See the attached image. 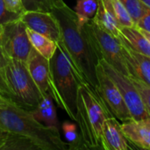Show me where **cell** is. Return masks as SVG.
Instances as JSON below:
<instances>
[{"mask_svg":"<svg viewBox=\"0 0 150 150\" xmlns=\"http://www.w3.org/2000/svg\"><path fill=\"white\" fill-rule=\"evenodd\" d=\"M0 127L10 138L4 150H65L57 129L50 128L35 119L32 111L0 92Z\"/></svg>","mask_w":150,"mask_h":150,"instance_id":"obj_1","label":"cell"},{"mask_svg":"<svg viewBox=\"0 0 150 150\" xmlns=\"http://www.w3.org/2000/svg\"><path fill=\"white\" fill-rule=\"evenodd\" d=\"M52 13L60 25L61 39L57 42L62 47L83 83L97 93L98 58L90 43L83 25H79L75 11L65 3L53 10Z\"/></svg>","mask_w":150,"mask_h":150,"instance_id":"obj_2","label":"cell"},{"mask_svg":"<svg viewBox=\"0 0 150 150\" xmlns=\"http://www.w3.org/2000/svg\"><path fill=\"white\" fill-rule=\"evenodd\" d=\"M49 94L58 106L76 121L77 92L83 83L59 42L49 60Z\"/></svg>","mask_w":150,"mask_h":150,"instance_id":"obj_3","label":"cell"},{"mask_svg":"<svg viewBox=\"0 0 150 150\" xmlns=\"http://www.w3.org/2000/svg\"><path fill=\"white\" fill-rule=\"evenodd\" d=\"M112 116L101 98L90 86L82 83L77 92L76 120L84 149H102L105 120Z\"/></svg>","mask_w":150,"mask_h":150,"instance_id":"obj_4","label":"cell"},{"mask_svg":"<svg viewBox=\"0 0 150 150\" xmlns=\"http://www.w3.org/2000/svg\"><path fill=\"white\" fill-rule=\"evenodd\" d=\"M1 93L29 110L34 109L42 95L32 79L25 63L6 56L0 69Z\"/></svg>","mask_w":150,"mask_h":150,"instance_id":"obj_5","label":"cell"},{"mask_svg":"<svg viewBox=\"0 0 150 150\" xmlns=\"http://www.w3.org/2000/svg\"><path fill=\"white\" fill-rule=\"evenodd\" d=\"M83 29L98 61L101 59L105 61L115 69L129 76L130 72L120 39L105 31L93 19L86 22L83 25Z\"/></svg>","mask_w":150,"mask_h":150,"instance_id":"obj_6","label":"cell"},{"mask_svg":"<svg viewBox=\"0 0 150 150\" xmlns=\"http://www.w3.org/2000/svg\"><path fill=\"white\" fill-rule=\"evenodd\" d=\"M106 74L112 78L116 86L118 87L133 120H140L149 119L150 115L148 112L144 102L132 81L127 76L123 75L108 62L104 60L98 61Z\"/></svg>","mask_w":150,"mask_h":150,"instance_id":"obj_7","label":"cell"},{"mask_svg":"<svg viewBox=\"0 0 150 150\" xmlns=\"http://www.w3.org/2000/svg\"><path fill=\"white\" fill-rule=\"evenodd\" d=\"M97 77L98 83L97 93L101 98L111 115L122 122L130 120L132 116L118 87L106 74L99 62L97 66Z\"/></svg>","mask_w":150,"mask_h":150,"instance_id":"obj_8","label":"cell"},{"mask_svg":"<svg viewBox=\"0 0 150 150\" xmlns=\"http://www.w3.org/2000/svg\"><path fill=\"white\" fill-rule=\"evenodd\" d=\"M2 44L5 56L25 63L33 48L26 26L19 19L3 25Z\"/></svg>","mask_w":150,"mask_h":150,"instance_id":"obj_9","label":"cell"},{"mask_svg":"<svg viewBox=\"0 0 150 150\" xmlns=\"http://www.w3.org/2000/svg\"><path fill=\"white\" fill-rule=\"evenodd\" d=\"M20 20L27 28L45 35L55 42L61 39L60 25L52 12L24 11L21 13Z\"/></svg>","mask_w":150,"mask_h":150,"instance_id":"obj_10","label":"cell"},{"mask_svg":"<svg viewBox=\"0 0 150 150\" xmlns=\"http://www.w3.org/2000/svg\"><path fill=\"white\" fill-rule=\"evenodd\" d=\"M27 70L40 91L42 97L49 94V60L42 56L33 47L25 62Z\"/></svg>","mask_w":150,"mask_h":150,"instance_id":"obj_11","label":"cell"},{"mask_svg":"<svg viewBox=\"0 0 150 150\" xmlns=\"http://www.w3.org/2000/svg\"><path fill=\"white\" fill-rule=\"evenodd\" d=\"M118 38L121 44L122 52L125 56L130 76H134L150 85V57L134 50L127 44L121 33Z\"/></svg>","mask_w":150,"mask_h":150,"instance_id":"obj_12","label":"cell"},{"mask_svg":"<svg viewBox=\"0 0 150 150\" xmlns=\"http://www.w3.org/2000/svg\"><path fill=\"white\" fill-rule=\"evenodd\" d=\"M101 148L105 150H129L132 148L127 142L121 124L113 117H108L103 125Z\"/></svg>","mask_w":150,"mask_h":150,"instance_id":"obj_13","label":"cell"},{"mask_svg":"<svg viewBox=\"0 0 150 150\" xmlns=\"http://www.w3.org/2000/svg\"><path fill=\"white\" fill-rule=\"evenodd\" d=\"M121 127L127 141L141 149H150V118L140 120L131 119L123 122Z\"/></svg>","mask_w":150,"mask_h":150,"instance_id":"obj_14","label":"cell"},{"mask_svg":"<svg viewBox=\"0 0 150 150\" xmlns=\"http://www.w3.org/2000/svg\"><path fill=\"white\" fill-rule=\"evenodd\" d=\"M52 99L50 95L43 96L38 105L31 111L37 120L50 128L59 130L60 124Z\"/></svg>","mask_w":150,"mask_h":150,"instance_id":"obj_15","label":"cell"},{"mask_svg":"<svg viewBox=\"0 0 150 150\" xmlns=\"http://www.w3.org/2000/svg\"><path fill=\"white\" fill-rule=\"evenodd\" d=\"M92 19L115 37H119L120 35V30L122 26L112 12L105 5L102 0H98L97 13Z\"/></svg>","mask_w":150,"mask_h":150,"instance_id":"obj_16","label":"cell"},{"mask_svg":"<svg viewBox=\"0 0 150 150\" xmlns=\"http://www.w3.org/2000/svg\"><path fill=\"white\" fill-rule=\"evenodd\" d=\"M121 35L136 52L150 57V41L136 26H122Z\"/></svg>","mask_w":150,"mask_h":150,"instance_id":"obj_17","label":"cell"},{"mask_svg":"<svg viewBox=\"0 0 150 150\" xmlns=\"http://www.w3.org/2000/svg\"><path fill=\"white\" fill-rule=\"evenodd\" d=\"M26 33L32 47L42 56L50 60L56 50L57 42L27 27Z\"/></svg>","mask_w":150,"mask_h":150,"instance_id":"obj_18","label":"cell"},{"mask_svg":"<svg viewBox=\"0 0 150 150\" xmlns=\"http://www.w3.org/2000/svg\"><path fill=\"white\" fill-rule=\"evenodd\" d=\"M98 10V0H76L75 12L77 16L78 23L83 25L86 22L92 19Z\"/></svg>","mask_w":150,"mask_h":150,"instance_id":"obj_19","label":"cell"},{"mask_svg":"<svg viewBox=\"0 0 150 150\" xmlns=\"http://www.w3.org/2000/svg\"><path fill=\"white\" fill-rule=\"evenodd\" d=\"M105 5L116 17L121 26H136L129 13L120 0H102Z\"/></svg>","mask_w":150,"mask_h":150,"instance_id":"obj_20","label":"cell"},{"mask_svg":"<svg viewBox=\"0 0 150 150\" xmlns=\"http://www.w3.org/2000/svg\"><path fill=\"white\" fill-rule=\"evenodd\" d=\"M63 4V0H22L24 11L52 12Z\"/></svg>","mask_w":150,"mask_h":150,"instance_id":"obj_21","label":"cell"},{"mask_svg":"<svg viewBox=\"0 0 150 150\" xmlns=\"http://www.w3.org/2000/svg\"><path fill=\"white\" fill-rule=\"evenodd\" d=\"M64 137L69 144V149H84L80 134L77 132L76 125L69 121H65L62 126Z\"/></svg>","mask_w":150,"mask_h":150,"instance_id":"obj_22","label":"cell"},{"mask_svg":"<svg viewBox=\"0 0 150 150\" xmlns=\"http://www.w3.org/2000/svg\"><path fill=\"white\" fill-rule=\"evenodd\" d=\"M120 1L129 13L135 25L138 20L142 17L143 14H145V12L149 9V7L146 4H144L141 0H120Z\"/></svg>","mask_w":150,"mask_h":150,"instance_id":"obj_23","label":"cell"},{"mask_svg":"<svg viewBox=\"0 0 150 150\" xmlns=\"http://www.w3.org/2000/svg\"><path fill=\"white\" fill-rule=\"evenodd\" d=\"M128 77L130 78V80L132 81L134 85L138 90V91L144 102L146 109L150 115V85L147 84L146 83H144L143 81H142L141 79H139L134 76H129Z\"/></svg>","mask_w":150,"mask_h":150,"instance_id":"obj_24","label":"cell"},{"mask_svg":"<svg viewBox=\"0 0 150 150\" xmlns=\"http://www.w3.org/2000/svg\"><path fill=\"white\" fill-rule=\"evenodd\" d=\"M20 13L8 10L4 0H0V25H5L7 23L18 20L20 18Z\"/></svg>","mask_w":150,"mask_h":150,"instance_id":"obj_25","label":"cell"},{"mask_svg":"<svg viewBox=\"0 0 150 150\" xmlns=\"http://www.w3.org/2000/svg\"><path fill=\"white\" fill-rule=\"evenodd\" d=\"M136 27L150 33V8L142 15V17L136 23Z\"/></svg>","mask_w":150,"mask_h":150,"instance_id":"obj_26","label":"cell"},{"mask_svg":"<svg viewBox=\"0 0 150 150\" xmlns=\"http://www.w3.org/2000/svg\"><path fill=\"white\" fill-rule=\"evenodd\" d=\"M4 2L8 10L20 14L24 12L22 0H4Z\"/></svg>","mask_w":150,"mask_h":150,"instance_id":"obj_27","label":"cell"},{"mask_svg":"<svg viewBox=\"0 0 150 150\" xmlns=\"http://www.w3.org/2000/svg\"><path fill=\"white\" fill-rule=\"evenodd\" d=\"M10 138L9 133L5 132L0 127V150L4 149V147Z\"/></svg>","mask_w":150,"mask_h":150,"instance_id":"obj_28","label":"cell"},{"mask_svg":"<svg viewBox=\"0 0 150 150\" xmlns=\"http://www.w3.org/2000/svg\"><path fill=\"white\" fill-rule=\"evenodd\" d=\"M2 31H3V25H0V69L3 67L6 59V56L3 49V44H2Z\"/></svg>","mask_w":150,"mask_h":150,"instance_id":"obj_29","label":"cell"},{"mask_svg":"<svg viewBox=\"0 0 150 150\" xmlns=\"http://www.w3.org/2000/svg\"><path fill=\"white\" fill-rule=\"evenodd\" d=\"M140 31L142 33V34L149 40L150 41V33H149V32H147V31H145V30H142V29H140Z\"/></svg>","mask_w":150,"mask_h":150,"instance_id":"obj_30","label":"cell"},{"mask_svg":"<svg viewBox=\"0 0 150 150\" xmlns=\"http://www.w3.org/2000/svg\"><path fill=\"white\" fill-rule=\"evenodd\" d=\"M144 4H146L149 8H150V0H141Z\"/></svg>","mask_w":150,"mask_h":150,"instance_id":"obj_31","label":"cell"},{"mask_svg":"<svg viewBox=\"0 0 150 150\" xmlns=\"http://www.w3.org/2000/svg\"><path fill=\"white\" fill-rule=\"evenodd\" d=\"M1 90H2V86H1V83H0V92H1Z\"/></svg>","mask_w":150,"mask_h":150,"instance_id":"obj_32","label":"cell"}]
</instances>
